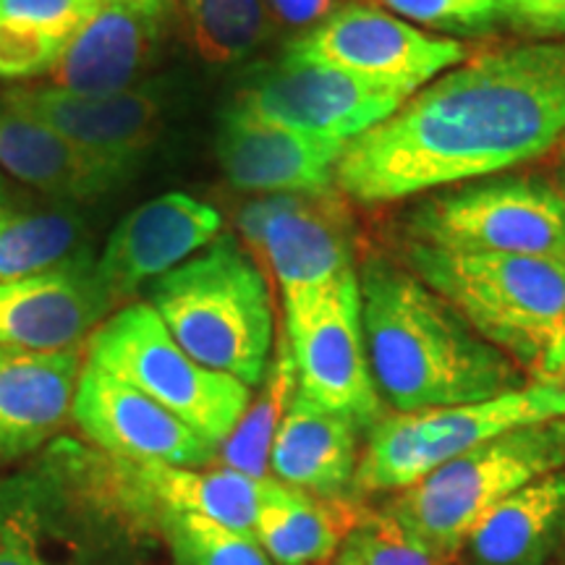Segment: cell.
Returning <instances> with one entry per match:
<instances>
[{"label":"cell","instance_id":"obj_37","mask_svg":"<svg viewBox=\"0 0 565 565\" xmlns=\"http://www.w3.org/2000/svg\"><path fill=\"white\" fill-rule=\"evenodd\" d=\"M553 383H557V385H561V387H565V364H563V370L557 372V377L553 380Z\"/></svg>","mask_w":565,"mask_h":565},{"label":"cell","instance_id":"obj_25","mask_svg":"<svg viewBox=\"0 0 565 565\" xmlns=\"http://www.w3.org/2000/svg\"><path fill=\"white\" fill-rule=\"evenodd\" d=\"M359 508V500H322L275 482L254 540L275 565H328L356 524Z\"/></svg>","mask_w":565,"mask_h":565},{"label":"cell","instance_id":"obj_28","mask_svg":"<svg viewBox=\"0 0 565 565\" xmlns=\"http://www.w3.org/2000/svg\"><path fill=\"white\" fill-rule=\"evenodd\" d=\"M84 221L71 210L19 212L0 223V282L30 278L89 252Z\"/></svg>","mask_w":565,"mask_h":565},{"label":"cell","instance_id":"obj_8","mask_svg":"<svg viewBox=\"0 0 565 565\" xmlns=\"http://www.w3.org/2000/svg\"><path fill=\"white\" fill-rule=\"evenodd\" d=\"M87 356L215 445L228 440L252 401L244 383L196 364L150 303H131L105 320L87 341Z\"/></svg>","mask_w":565,"mask_h":565},{"label":"cell","instance_id":"obj_30","mask_svg":"<svg viewBox=\"0 0 565 565\" xmlns=\"http://www.w3.org/2000/svg\"><path fill=\"white\" fill-rule=\"evenodd\" d=\"M95 9L97 0H0V21L61 58Z\"/></svg>","mask_w":565,"mask_h":565},{"label":"cell","instance_id":"obj_22","mask_svg":"<svg viewBox=\"0 0 565 565\" xmlns=\"http://www.w3.org/2000/svg\"><path fill=\"white\" fill-rule=\"evenodd\" d=\"M565 545V469L494 505L466 536L469 565H550Z\"/></svg>","mask_w":565,"mask_h":565},{"label":"cell","instance_id":"obj_1","mask_svg":"<svg viewBox=\"0 0 565 565\" xmlns=\"http://www.w3.org/2000/svg\"><path fill=\"white\" fill-rule=\"evenodd\" d=\"M565 137V42L471 55L349 141L335 186L385 204L487 179L545 154Z\"/></svg>","mask_w":565,"mask_h":565},{"label":"cell","instance_id":"obj_4","mask_svg":"<svg viewBox=\"0 0 565 565\" xmlns=\"http://www.w3.org/2000/svg\"><path fill=\"white\" fill-rule=\"evenodd\" d=\"M408 263L529 380L553 383L565 364V263L424 244H412Z\"/></svg>","mask_w":565,"mask_h":565},{"label":"cell","instance_id":"obj_26","mask_svg":"<svg viewBox=\"0 0 565 565\" xmlns=\"http://www.w3.org/2000/svg\"><path fill=\"white\" fill-rule=\"evenodd\" d=\"M173 24L207 63H236L273 34L265 0H173Z\"/></svg>","mask_w":565,"mask_h":565},{"label":"cell","instance_id":"obj_7","mask_svg":"<svg viewBox=\"0 0 565 565\" xmlns=\"http://www.w3.org/2000/svg\"><path fill=\"white\" fill-rule=\"evenodd\" d=\"M565 416V387L532 380L515 393L477 404L383 416L366 435L351 498L404 492L435 469L524 424Z\"/></svg>","mask_w":565,"mask_h":565},{"label":"cell","instance_id":"obj_5","mask_svg":"<svg viewBox=\"0 0 565 565\" xmlns=\"http://www.w3.org/2000/svg\"><path fill=\"white\" fill-rule=\"evenodd\" d=\"M160 315L196 364L228 374L249 391L263 385L275 338L265 275L233 236H217L200 257L150 286Z\"/></svg>","mask_w":565,"mask_h":565},{"label":"cell","instance_id":"obj_12","mask_svg":"<svg viewBox=\"0 0 565 565\" xmlns=\"http://www.w3.org/2000/svg\"><path fill=\"white\" fill-rule=\"evenodd\" d=\"M238 231L257 267H270L282 301L356 270L351 215L333 192L259 196L242 210Z\"/></svg>","mask_w":565,"mask_h":565},{"label":"cell","instance_id":"obj_21","mask_svg":"<svg viewBox=\"0 0 565 565\" xmlns=\"http://www.w3.org/2000/svg\"><path fill=\"white\" fill-rule=\"evenodd\" d=\"M359 427L349 416L328 412L296 391L270 450V477L322 500H353L359 463Z\"/></svg>","mask_w":565,"mask_h":565},{"label":"cell","instance_id":"obj_2","mask_svg":"<svg viewBox=\"0 0 565 565\" xmlns=\"http://www.w3.org/2000/svg\"><path fill=\"white\" fill-rule=\"evenodd\" d=\"M359 288L374 387L395 414L477 404L532 383L408 267L372 254Z\"/></svg>","mask_w":565,"mask_h":565},{"label":"cell","instance_id":"obj_15","mask_svg":"<svg viewBox=\"0 0 565 565\" xmlns=\"http://www.w3.org/2000/svg\"><path fill=\"white\" fill-rule=\"evenodd\" d=\"M116 307L92 254L0 282V345L32 353L79 349Z\"/></svg>","mask_w":565,"mask_h":565},{"label":"cell","instance_id":"obj_38","mask_svg":"<svg viewBox=\"0 0 565 565\" xmlns=\"http://www.w3.org/2000/svg\"><path fill=\"white\" fill-rule=\"evenodd\" d=\"M563 147H565V137H563Z\"/></svg>","mask_w":565,"mask_h":565},{"label":"cell","instance_id":"obj_32","mask_svg":"<svg viewBox=\"0 0 565 565\" xmlns=\"http://www.w3.org/2000/svg\"><path fill=\"white\" fill-rule=\"evenodd\" d=\"M374 3L427 32L484 30L511 13V0H374Z\"/></svg>","mask_w":565,"mask_h":565},{"label":"cell","instance_id":"obj_36","mask_svg":"<svg viewBox=\"0 0 565 565\" xmlns=\"http://www.w3.org/2000/svg\"><path fill=\"white\" fill-rule=\"evenodd\" d=\"M9 217V204H6V189H3V181H0V223Z\"/></svg>","mask_w":565,"mask_h":565},{"label":"cell","instance_id":"obj_3","mask_svg":"<svg viewBox=\"0 0 565 565\" xmlns=\"http://www.w3.org/2000/svg\"><path fill=\"white\" fill-rule=\"evenodd\" d=\"M160 515L124 458L71 440L0 482V565H139Z\"/></svg>","mask_w":565,"mask_h":565},{"label":"cell","instance_id":"obj_17","mask_svg":"<svg viewBox=\"0 0 565 565\" xmlns=\"http://www.w3.org/2000/svg\"><path fill=\"white\" fill-rule=\"evenodd\" d=\"M3 103L51 126L105 166L131 175L162 121V95L152 84L116 95H74L58 87L11 89Z\"/></svg>","mask_w":565,"mask_h":565},{"label":"cell","instance_id":"obj_9","mask_svg":"<svg viewBox=\"0 0 565 565\" xmlns=\"http://www.w3.org/2000/svg\"><path fill=\"white\" fill-rule=\"evenodd\" d=\"M412 244L565 263V194L540 179H494L429 196L408 217Z\"/></svg>","mask_w":565,"mask_h":565},{"label":"cell","instance_id":"obj_27","mask_svg":"<svg viewBox=\"0 0 565 565\" xmlns=\"http://www.w3.org/2000/svg\"><path fill=\"white\" fill-rule=\"evenodd\" d=\"M263 393L249 401L242 419H238L236 429L228 435V440L221 445L217 461L228 469L242 471V475L257 477V479H273L270 477V450L275 433H278L282 416H286L288 406L294 404L296 391V366L291 356V345H288L286 333L278 341V353L270 359L267 374L263 380Z\"/></svg>","mask_w":565,"mask_h":565},{"label":"cell","instance_id":"obj_35","mask_svg":"<svg viewBox=\"0 0 565 565\" xmlns=\"http://www.w3.org/2000/svg\"><path fill=\"white\" fill-rule=\"evenodd\" d=\"M328 565H364V563H362V557H359L356 547H353L351 542L345 540V542H343V547L338 550V555H335L333 561H330Z\"/></svg>","mask_w":565,"mask_h":565},{"label":"cell","instance_id":"obj_24","mask_svg":"<svg viewBox=\"0 0 565 565\" xmlns=\"http://www.w3.org/2000/svg\"><path fill=\"white\" fill-rule=\"evenodd\" d=\"M126 466L134 487L160 519L166 513H194L249 536H254L259 511L275 484V479H257L228 466L181 469L137 461H126Z\"/></svg>","mask_w":565,"mask_h":565},{"label":"cell","instance_id":"obj_14","mask_svg":"<svg viewBox=\"0 0 565 565\" xmlns=\"http://www.w3.org/2000/svg\"><path fill=\"white\" fill-rule=\"evenodd\" d=\"M71 416L97 448L126 461L204 469L221 454V445L210 443L150 395L89 362L82 366Z\"/></svg>","mask_w":565,"mask_h":565},{"label":"cell","instance_id":"obj_23","mask_svg":"<svg viewBox=\"0 0 565 565\" xmlns=\"http://www.w3.org/2000/svg\"><path fill=\"white\" fill-rule=\"evenodd\" d=\"M0 168L61 200H95L129 179L6 103H0Z\"/></svg>","mask_w":565,"mask_h":565},{"label":"cell","instance_id":"obj_33","mask_svg":"<svg viewBox=\"0 0 565 565\" xmlns=\"http://www.w3.org/2000/svg\"><path fill=\"white\" fill-rule=\"evenodd\" d=\"M349 0H265L275 30L307 34L328 21Z\"/></svg>","mask_w":565,"mask_h":565},{"label":"cell","instance_id":"obj_13","mask_svg":"<svg viewBox=\"0 0 565 565\" xmlns=\"http://www.w3.org/2000/svg\"><path fill=\"white\" fill-rule=\"evenodd\" d=\"M412 95L395 84L282 58L254 76L236 105L286 129L349 145L391 118Z\"/></svg>","mask_w":565,"mask_h":565},{"label":"cell","instance_id":"obj_10","mask_svg":"<svg viewBox=\"0 0 565 565\" xmlns=\"http://www.w3.org/2000/svg\"><path fill=\"white\" fill-rule=\"evenodd\" d=\"M299 395L370 429L383 419L364 343L359 273L282 301Z\"/></svg>","mask_w":565,"mask_h":565},{"label":"cell","instance_id":"obj_18","mask_svg":"<svg viewBox=\"0 0 565 565\" xmlns=\"http://www.w3.org/2000/svg\"><path fill=\"white\" fill-rule=\"evenodd\" d=\"M345 141L312 137L254 116L233 103L223 113L215 152L231 186L254 194L333 192Z\"/></svg>","mask_w":565,"mask_h":565},{"label":"cell","instance_id":"obj_16","mask_svg":"<svg viewBox=\"0 0 565 565\" xmlns=\"http://www.w3.org/2000/svg\"><path fill=\"white\" fill-rule=\"evenodd\" d=\"M171 26L173 0H97L84 30L51 68V84L92 97L137 87Z\"/></svg>","mask_w":565,"mask_h":565},{"label":"cell","instance_id":"obj_11","mask_svg":"<svg viewBox=\"0 0 565 565\" xmlns=\"http://www.w3.org/2000/svg\"><path fill=\"white\" fill-rule=\"evenodd\" d=\"M282 58L416 92L471 58V47L422 30L374 0H349L317 30L288 42Z\"/></svg>","mask_w":565,"mask_h":565},{"label":"cell","instance_id":"obj_20","mask_svg":"<svg viewBox=\"0 0 565 565\" xmlns=\"http://www.w3.org/2000/svg\"><path fill=\"white\" fill-rule=\"evenodd\" d=\"M82 351L32 353L0 345V469L34 454L74 406Z\"/></svg>","mask_w":565,"mask_h":565},{"label":"cell","instance_id":"obj_29","mask_svg":"<svg viewBox=\"0 0 565 565\" xmlns=\"http://www.w3.org/2000/svg\"><path fill=\"white\" fill-rule=\"evenodd\" d=\"M160 536L173 565H275L249 534L194 513H166Z\"/></svg>","mask_w":565,"mask_h":565},{"label":"cell","instance_id":"obj_39","mask_svg":"<svg viewBox=\"0 0 565 565\" xmlns=\"http://www.w3.org/2000/svg\"><path fill=\"white\" fill-rule=\"evenodd\" d=\"M448 565H456V563H448Z\"/></svg>","mask_w":565,"mask_h":565},{"label":"cell","instance_id":"obj_19","mask_svg":"<svg viewBox=\"0 0 565 565\" xmlns=\"http://www.w3.org/2000/svg\"><path fill=\"white\" fill-rule=\"evenodd\" d=\"M221 228V212L189 194L154 196L129 212L110 233L97 263L116 307L131 299L147 280L162 278L210 246Z\"/></svg>","mask_w":565,"mask_h":565},{"label":"cell","instance_id":"obj_6","mask_svg":"<svg viewBox=\"0 0 565 565\" xmlns=\"http://www.w3.org/2000/svg\"><path fill=\"white\" fill-rule=\"evenodd\" d=\"M565 469V416L515 427L395 492L383 508L437 561L456 563L479 521L534 479Z\"/></svg>","mask_w":565,"mask_h":565},{"label":"cell","instance_id":"obj_31","mask_svg":"<svg viewBox=\"0 0 565 565\" xmlns=\"http://www.w3.org/2000/svg\"><path fill=\"white\" fill-rule=\"evenodd\" d=\"M364 565H448L429 553L383 505L359 508L356 524L345 536Z\"/></svg>","mask_w":565,"mask_h":565},{"label":"cell","instance_id":"obj_34","mask_svg":"<svg viewBox=\"0 0 565 565\" xmlns=\"http://www.w3.org/2000/svg\"><path fill=\"white\" fill-rule=\"evenodd\" d=\"M508 17L532 32H565V0H511Z\"/></svg>","mask_w":565,"mask_h":565}]
</instances>
